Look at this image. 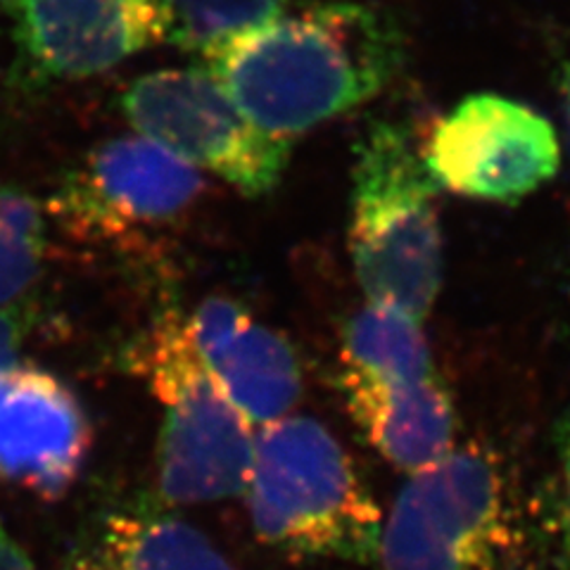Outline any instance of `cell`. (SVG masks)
I'll return each instance as SVG.
<instances>
[{"label":"cell","instance_id":"6da1fadb","mask_svg":"<svg viewBox=\"0 0 570 570\" xmlns=\"http://www.w3.org/2000/svg\"><path fill=\"white\" fill-rule=\"evenodd\" d=\"M257 129L288 140L376 98L400 75L402 31L364 3H314L200 52Z\"/></svg>","mask_w":570,"mask_h":570},{"label":"cell","instance_id":"7a4b0ae2","mask_svg":"<svg viewBox=\"0 0 570 570\" xmlns=\"http://www.w3.org/2000/svg\"><path fill=\"white\" fill-rule=\"evenodd\" d=\"M257 538L299 559L371 563L381 511L328 428L309 416L262 425L247 488Z\"/></svg>","mask_w":570,"mask_h":570},{"label":"cell","instance_id":"3957f363","mask_svg":"<svg viewBox=\"0 0 570 570\" xmlns=\"http://www.w3.org/2000/svg\"><path fill=\"white\" fill-rule=\"evenodd\" d=\"M124 364L163 409L159 499L186 507L243 494L255 456V425L203 362L186 314L159 312L124 352Z\"/></svg>","mask_w":570,"mask_h":570},{"label":"cell","instance_id":"277c9868","mask_svg":"<svg viewBox=\"0 0 570 570\" xmlns=\"http://www.w3.org/2000/svg\"><path fill=\"white\" fill-rule=\"evenodd\" d=\"M438 184L402 124L376 121L356 148L350 255L366 302L423 318L444 274Z\"/></svg>","mask_w":570,"mask_h":570},{"label":"cell","instance_id":"5b68a950","mask_svg":"<svg viewBox=\"0 0 570 570\" xmlns=\"http://www.w3.org/2000/svg\"><path fill=\"white\" fill-rule=\"evenodd\" d=\"M513 502L492 454L452 450L412 475L381 530L383 570H507Z\"/></svg>","mask_w":570,"mask_h":570},{"label":"cell","instance_id":"8992f818","mask_svg":"<svg viewBox=\"0 0 570 570\" xmlns=\"http://www.w3.org/2000/svg\"><path fill=\"white\" fill-rule=\"evenodd\" d=\"M119 110L136 134L249 198L272 193L288 167L293 142L257 129L205 67L148 71L124 88Z\"/></svg>","mask_w":570,"mask_h":570},{"label":"cell","instance_id":"52a82bcc","mask_svg":"<svg viewBox=\"0 0 570 570\" xmlns=\"http://www.w3.org/2000/svg\"><path fill=\"white\" fill-rule=\"evenodd\" d=\"M205 176L155 140H105L69 169L46 203L67 236L100 247H131L167 228L203 198Z\"/></svg>","mask_w":570,"mask_h":570},{"label":"cell","instance_id":"ba28073f","mask_svg":"<svg viewBox=\"0 0 570 570\" xmlns=\"http://www.w3.org/2000/svg\"><path fill=\"white\" fill-rule=\"evenodd\" d=\"M423 159L438 188L513 205L557 176L561 148L554 127L528 105L478 94L438 121Z\"/></svg>","mask_w":570,"mask_h":570},{"label":"cell","instance_id":"9c48e42d","mask_svg":"<svg viewBox=\"0 0 570 570\" xmlns=\"http://www.w3.org/2000/svg\"><path fill=\"white\" fill-rule=\"evenodd\" d=\"M3 10L36 83L98 77L174 39L165 0H3Z\"/></svg>","mask_w":570,"mask_h":570},{"label":"cell","instance_id":"30bf717a","mask_svg":"<svg viewBox=\"0 0 570 570\" xmlns=\"http://www.w3.org/2000/svg\"><path fill=\"white\" fill-rule=\"evenodd\" d=\"M94 431L81 400L43 366L17 362L0 371V480L41 499L77 483Z\"/></svg>","mask_w":570,"mask_h":570},{"label":"cell","instance_id":"8fae6325","mask_svg":"<svg viewBox=\"0 0 570 570\" xmlns=\"http://www.w3.org/2000/svg\"><path fill=\"white\" fill-rule=\"evenodd\" d=\"M186 324L203 362L257 428L285 419L302 392L291 343L230 297H205Z\"/></svg>","mask_w":570,"mask_h":570},{"label":"cell","instance_id":"7c38bea8","mask_svg":"<svg viewBox=\"0 0 570 570\" xmlns=\"http://www.w3.org/2000/svg\"><path fill=\"white\" fill-rule=\"evenodd\" d=\"M341 387L354 423L395 469L414 475L452 452L454 406L438 376L387 381L343 366Z\"/></svg>","mask_w":570,"mask_h":570},{"label":"cell","instance_id":"4fadbf2b","mask_svg":"<svg viewBox=\"0 0 570 570\" xmlns=\"http://www.w3.org/2000/svg\"><path fill=\"white\" fill-rule=\"evenodd\" d=\"M165 502L138 499L88 525L65 570H236L203 530Z\"/></svg>","mask_w":570,"mask_h":570},{"label":"cell","instance_id":"5bb4252c","mask_svg":"<svg viewBox=\"0 0 570 570\" xmlns=\"http://www.w3.org/2000/svg\"><path fill=\"white\" fill-rule=\"evenodd\" d=\"M343 366L387 381L438 376L421 318L381 302H366L345 324Z\"/></svg>","mask_w":570,"mask_h":570},{"label":"cell","instance_id":"9a60e30c","mask_svg":"<svg viewBox=\"0 0 570 570\" xmlns=\"http://www.w3.org/2000/svg\"><path fill=\"white\" fill-rule=\"evenodd\" d=\"M48 247V217L27 193L0 186V309L27 297Z\"/></svg>","mask_w":570,"mask_h":570},{"label":"cell","instance_id":"2e32d148","mask_svg":"<svg viewBox=\"0 0 570 570\" xmlns=\"http://www.w3.org/2000/svg\"><path fill=\"white\" fill-rule=\"evenodd\" d=\"M299 0H165L174 39L200 56L238 31L272 22L297 8Z\"/></svg>","mask_w":570,"mask_h":570},{"label":"cell","instance_id":"e0dca14e","mask_svg":"<svg viewBox=\"0 0 570 570\" xmlns=\"http://www.w3.org/2000/svg\"><path fill=\"white\" fill-rule=\"evenodd\" d=\"M554 530H557L559 568L570 570V409L557 428Z\"/></svg>","mask_w":570,"mask_h":570},{"label":"cell","instance_id":"ac0fdd59","mask_svg":"<svg viewBox=\"0 0 570 570\" xmlns=\"http://www.w3.org/2000/svg\"><path fill=\"white\" fill-rule=\"evenodd\" d=\"M33 321L36 312L27 302V297L0 309V371H6L20 362L17 356H20V350L24 347Z\"/></svg>","mask_w":570,"mask_h":570},{"label":"cell","instance_id":"d6986e66","mask_svg":"<svg viewBox=\"0 0 570 570\" xmlns=\"http://www.w3.org/2000/svg\"><path fill=\"white\" fill-rule=\"evenodd\" d=\"M0 570H36L22 544L12 538L6 521L0 519Z\"/></svg>","mask_w":570,"mask_h":570},{"label":"cell","instance_id":"ffe728a7","mask_svg":"<svg viewBox=\"0 0 570 570\" xmlns=\"http://www.w3.org/2000/svg\"><path fill=\"white\" fill-rule=\"evenodd\" d=\"M563 96H566V115H568V127H570V67L563 79Z\"/></svg>","mask_w":570,"mask_h":570}]
</instances>
